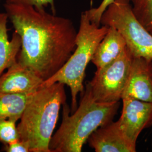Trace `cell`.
Here are the masks:
<instances>
[{
  "mask_svg": "<svg viewBox=\"0 0 152 152\" xmlns=\"http://www.w3.org/2000/svg\"><path fill=\"white\" fill-rule=\"evenodd\" d=\"M3 150L7 152H31L27 144L20 140L4 145Z\"/></svg>",
  "mask_w": 152,
  "mask_h": 152,
  "instance_id": "18",
  "label": "cell"
},
{
  "mask_svg": "<svg viewBox=\"0 0 152 152\" xmlns=\"http://www.w3.org/2000/svg\"><path fill=\"white\" fill-rule=\"evenodd\" d=\"M152 127V116L151 118V120H149L148 125H147V128H149V127Z\"/></svg>",
  "mask_w": 152,
  "mask_h": 152,
  "instance_id": "19",
  "label": "cell"
},
{
  "mask_svg": "<svg viewBox=\"0 0 152 152\" xmlns=\"http://www.w3.org/2000/svg\"><path fill=\"white\" fill-rule=\"evenodd\" d=\"M9 18L6 12H0V76L5 69L17 62L21 48V39L14 32L9 39L7 23Z\"/></svg>",
  "mask_w": 152,
  "mask_h": 152,
  "instance_id": "12",
  "label": "cell"
},
{
  "mask_svg": "<svg viewBox=\"0 0 152 152\" xmlns=\"http://www.w3.org/2000/svg\"><path fill=\"white\" fill-rule=\"evenodd\" d=\"M122 100V110L117 122L125 136L136 146L138 137L152 117V103L130 97Z\"/></svg>",
  "mask_w": 152,
  "mask_h": 152,
  "instance_id": "7",
  "label": "cell"
},
{
  "mask_svg": "<svg viewBox=\"0 0 152 152\" xmlns=\"http://www.w3.org/2000/svg\"><path fill=\"white\" fill-rule=\"evenodd\" d=\"M31 94L0 92V120H20Z\"/></svg>",
  "mask_w": 152,
  "mask_h": 152,
  "instance_id": "13",
  "label": "cell"
},
{
  "mask_svg": "<svg viewBox=\"0 0 152 152\" xmlns=\"http://www.w3.org/2000/svg\"><path fill=\"white\" fill-rule=\"evenodd\" d=\"M108 28L106 26L96 25L90 20L86 11L82 12L76 36V49L60 70L41 85L44 87L59 82L69 87L72 98L71 113L74 112L78 107V94L85 91L83 81L87 65Z\"/></svg>",
  "mask_w": 152,
  "mask_h": 152,
  "instance_id": "4",
  "label": "cell"
},
{
  "mask_svg": "<svg viewBox=\"0 0 152 152\" xmlns=\"http://www.w3.org/2000/svg\"><path fill=\"white\" fill-rule=\"evenodd\" d=\"M6 2L22 4L24 5L33 6L37 8H45L50 6L53 14H55L54 0H6Z\"/></svg>",
  "mask_w": 152,
  "mask_h": 152,
  "instance_id": "17",
  "label": "cell"
},
{
  "mask_svg": "<svg viewBox=\"0 0 152 152\" xmlns=\"http://www.w3.org/2000/svg\"><path fill=\"white\" fill-rule=\"evenodd\" d=\"M43 82L31 68L17 61L0 76V92L31 94L38 90Z\"/></svg>",
  "mask_w": 152,
  "mask_h": 152,
  "instance_id": "9",
  "label": "cell"
},
{
  "mask_svg": "<svg viewBox=\"0 0 152 152\" xmlns=\"http://www.w3.org/2000/svg\"><path fill=\"white\" fill-rule=\"evenodd\" d=\"M64 86L56 82L30 95L17 126L19 139L27 144L30 152H50V142L66 100Z\"/></svg>",
  "mask_w": 152,
  "mask_h": 152,
  "instance_id": "3",
  "label": "cell"
},
{
  "mask_svg": "<svg viewBox=\"0 0 152 152\" xmlns=\"http://www.w3.org/2000/svg\"><path fill=\"white\" fill-rule=\"evenodd\" d=\"M133 58L126 46L115 60L103 69L96 71L92 80L87 82L96 101L112 103L122 100Z\"/></svg>",
  "mask_w": 152,
  "mask_h": 152,
  "instance_id": "6",
  "label": "cell"
},
{
  "mask_svg": "<svg viewBox=\"0 0 152 152\" xmlns=\"http://www.w3.org/2000/svg\"><path fill=\"white\" fill-rule=\"evenodd\" d=\"M114 0H103L97 7L91 8L86 10L87 16L91 22L98 26L101 25V19L104 12L105 11L108 6Z\"/></svg>",
  "mask_w": 152,
  "mask_h": 152,
  "instance_id": "16",
  "label": "cell"
},
{
  "mask_svg": "<svg viewBox=\"0 0 152 152\" xmlns=\"http://www.w3.org/2000/svg\"><path fill=\"white\" fill-rule=\"evenodd\" d=\"M91 3H92V0H91Z\"/></svg>",
  "mask_w": 152,
  "mask_h": 152,
  "instance_id": "20",
  "label": "cell"
},
{
  "mask_svg": "<svg viewBox=\"0 0 152 152\" xmlns=\"http://www.w3.org/2000/svg\"><path fill=\"white\" fill-rule=\"evenodd\" d=\"M0 1H1V0H0Z\"/></svg>",
  "mask_w": 152,
  "mask_h": 152,
  "instance_id": "21",
  "label": "cell"
},
{
  "mask_svg": "<svg viewBox=\"0 0 152 152\" xmlns=\"http://www.w3.org/2000/svg\"><path fill=\"white\" fill-rule=\"evenodd\" d=\"M130 2L137 19L152 34V0H130Z\"/></svg>",
  "mask_w": 152,
  "mask_h": 152,
  "instance_id": "14",
  "label": "cell"
},
{
  "mask_svg": "<svg viewBox=\"0 0 152 152\" xmlns=\"http://www.w3.org/2000/svg\"><path fill=\"white\" fill-rule=\"evenodd\" d=\"M108 27L92 56L91 61L96 67V71L103 69L115 60L127 46L121 33L115 28Z\"/></svg>",
  "mask_w": 152,
  "mask_h": 152,
  "instance_id": "11",
  "label": "cell"
},
{
  "mask_svg": "<svg viewBox=\"0 0 152 152\" xmlns=\"http://www.w3.org/2000/svg\"><path fill=\"white\" fill-rule=\"evenodd\" d=\"M152 103V60L134 57L122 98Z\"/></svg>",
  "mask_w": 152,
  "mask_h": 152,
  "instance_id": "8",
  "label": "cell"
},
{
  "mask_svg": "<svg viewBox=\"0 0 152 152\" xmlns=\"http://www.w3.org/2000/svg\"><path fill=\"white\" fill-rule=\"evenodd\" d=\"M100 23L121 33L134 57L152 60V34L137 19L130 0H114L104 12Z\"/></svg>",
  "mask_w": 152,
  "mask_h": 152,
  "instance_id": "5",
  "label": "cell"
},
{
  "mask_svg": "<svg viewBox=\"0 0 152 152\" xmlns=\"http://www.w3.org/2000/svg\"><path fill=\"white\" fill-rule=\"evenodd\" d=\"M16 123L14 120H0V142L6 145L20 140Z\"/></svg>",
  "mask_w": 152,
  "mask_h": 152,
  "instance_id": "15",
  "label": "cell"
},
{
  "mask_svg": "<svg viewBox=\"0 0 152 152\" xmlns=\"http://www.w3.org/2000/svg\"><path fill=\"white\" fill-rule=\"evenodd\" d=\"M4 6L21 39L17 61L46 81L60 70L76 49L77 31L73 23L44 8L9 2Z\"/></svg>",
  "mask_w": 152,
  "mask_h": 152,
  "instance_id": "1",
  "label": "cell"
},
{
  "mask_svg": "<svg viewBox=\"0 0 152 152\" xmlns=\"http://www.w3.org/2000/svg\"><path fill=\"white\" fill-rule=\"evenodd\" d=\"M120 105V102L96 101L87 83L74 112L66 103L63 104L61 123L50 142V152H81L95 131L113 121Z\"/></svg>",
  "mask_w": 152,
  "mask_h": 152,
  "instance_id": "2",
  "label": "cell"
},
{
  "mask_svg": "<svg viewBox=\"0 0 152 152\" xmlns=\"http://www.w3.org/2000/svg\"><path fill=\"white\" fill-rule=\"evenodd\" d=\"M89 146L96 152H135L132 144L121 130L117 121L99 127L89 137Z\"/></svg>",
  "mask_w": 152,
  "mask_h": 152,
  "instance_id": "10",
  "label": "cell"
}]
</instances>
